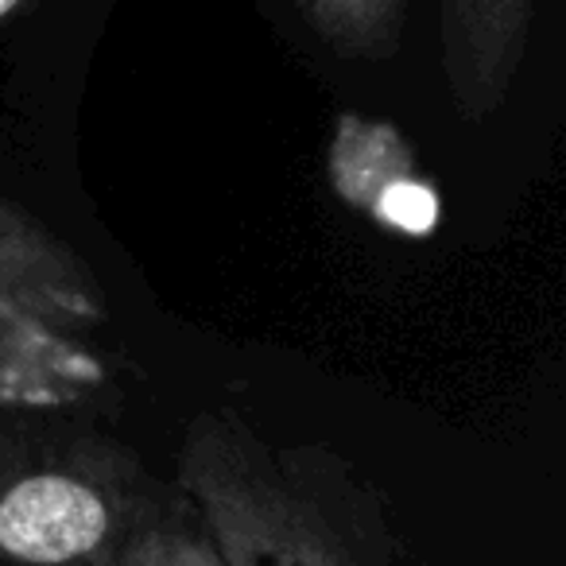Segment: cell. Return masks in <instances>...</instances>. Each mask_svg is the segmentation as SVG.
I'll list each match as a JSON object with an SVG mask.
<instances>
[{"label": "cell", "mask_w": 566, "mask_h": 566, "mask_svg": "<svg viewBox=\"0 0 566 566\" xmlns=\"http://www.w3.org/2000/svg\"><path fill=\"white\" fill-rule=\"evenodd\" d=\"M539 0H439V66L454 113L489 120L516 90Z\"/></svg>", "instance_id": "4"}, {"label": "cell", "mask_w": 566, "mask_h": 566, "mask_svg": "<svg viewBox=\"0 0 566 566\" xmlns=\"http://www.w3.org/2000/svg\"><path fill=\"white\" fill-rule=\"evenodd\" d=\"M32 0H0V20H9V17H17L20 9H28Z\"/></svg>", "instance_id": "7"}, {"label": "cell", "mask_w": 566, "mask_h": 566, "mask_svg": "<svg viewBox=\"0 0 566 566\" xmlns=\"http://www.w3.org/2000/svg\"><path fill=\"white\" fill-rule=\"evenodd\" d=\"M117 566H221V558L195 509L175 493L140 539L117 558Z\"/></svg>", "instance_id": "6"}, {"label": "cell", "mask_w": 566, "mask_h": 566, "mask_svg": "<svg viewBox=\"0 0 566 566\" xmlns=\"http://www.w3.org/2000/svg\"><path fill=\"white\" fill-rule=\"evenodd\" d=\"M292 9L346 63H388L403 43L408 0H292Z\"/></svg>", "instance_id": "5"}, {"label": "cell", "mask_w": 566, "mask_h": 566, "mask_svg": "<svg viewBox=\"0 0 566 566\" xmlns=\"http://www.w3.org/2000/svg\"><path fill=\"white\" fill-rule=\"evenodd\" d=\"M175 493L221 566H411L385 493L346 454L280 442L233 411H202L175 454Z\"/></svg>", "instance_id": "1"}, {"label": "cell", "mask_w": 566, "mask_h": 566, "mask_svg": "<svg viewBox=\"0 0 566 566\" xmlns=\"http://www.w3.org/2000/svg\"><path fill=\"white\" fill-rule=\"evenodd\" d=\"M171 496L109 434L0 419V566H117Z\"/></svg>", "instance_id": "2"}, {"label": "cell", "mask_w": 566, "mask_h": 566, "mask_svg": "<svg viewBox=\"0 0 566 566\" xmlns=\"http://www.w3.org/2000/svg\"><path fill=\"white\" fill-rule=\"evenodd\" d=\"M0 318L32 331H97L109 300L90 264L35 213L0 195Z\"/></svg>", "instance_id": "3"}]
</instances>
